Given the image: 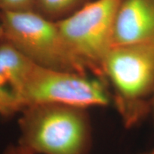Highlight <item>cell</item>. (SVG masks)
<instances>
[{
	"instance_id": "6da1fadb",
	"label": "cell",
	"mask_w": 154,
	"mask_h": 154,
	"mask_svg": "<svg viewBox=\"0 0 154 154\" xmlns=\"http://www.w3.org/2000/svg\"><path fill=\"white\" fill-rule=\"evenodd\" d=\"M86 110L57 103L29 106L20 113L18 143L34 154H89Z\"/></svg>"
},
{
	"instance_id": "7a4b0ae2",
	"label": "cell",
	"mask_w": 154,
	"mask_h": 154,
	"mask_svg": "<svg viewBox=\"0 0 154 154\" xmlns=\"http://www.w3.org/2000/svg\"><path fill=\"white\" fill-rule=\"evenodd\" d=\"M0 39L37 66L88 74L65 42L56 22L36 11H0Z\"/></svg>"
},
{
	"instance_id": "3957f363",
	"label": "cell",
	"mask_w": 154,
	"mask_h": 154,
	"mask_svg": "<svg viewBox=\"0 0 154 154\" xmlns=\"http://www.w3.org/2000/svg\"><path fill=\"white\" fill-rule=\"evenodd\" d=\"M121 0L88 1L56 22L72 52L89 72L105 79L103 64L113 47V34Z\"/></svg>"
},
{
	"instance_id": "277c9868",
	"label": "cell",
	"mask_w": 154,
	"mask_h": 154,
	"mask_svg": "<svg viewBox=\"0 0 154 154\" xmlns=\"http://www.w3.org/2000/svg\"><path fill=\"white\" fill-rule=\"evenodd\" d=\"M103 72L113 86L116 104L125 123L131 124L140 102L154 92V41L113 47Z\"/></svg>"
},
{
	"instance_id": "5b68a950",
	"label": "cell",
	"mask_w": 154,
	"mask_h": 154,
	"mask_svg": "<svg viewBox=\"0 0 154 154\" xmlns=\"http://www.w3.org/2000/svg\"><path fill=\"white\" fill-rule=\"evenodd\" d=\"M109 101L103 80L91 78L88 74L35 64L26 85V108L39 103H57L87 109L106 106Z\"/></svg>"
},
{
	"instance_id": "8992f818",
	"label": "cell",
	"mask_w": 154,
	"mask_h": 154,
	"mask_svg": "<svg viewBox=\"0 0 154 154\" xmlns=\"http://www.w3.org/2000/svg\"><path fill=\"white\" fill-rule=\"evenodd\" d=\"M34 63L9 42L0 39V116L26 108V91Z\"/></svg>"
},
{
	"instance_id": "52a82bcc",
	"label": "cell",
	"mask_w": 154,
	"mask_h": 154,
	"mask_svg": "<svg viewBox=\"0 0 154 154\" xmlns=\"http://www.w3.org/2000/svg\"><path fill=\"white\" fill-rule=\"evenodd\" d=\"M154 41V0H121L113 47Z\"/></svg>"
},
{
	"instance_id": "ba28073f",
	"label": "cell",
	"mask_w": 154,
	"mask_h": 154,
	"mask_svg": "<svg viewBox=\"0 0 154 154\" xmlns=\"http://www.w3.org/2000/svg\"><path fill=\"white\" fill-rule=\"evenodd\" d=\"M90 0H35L34 11L49 20L66 18Z\"/></svg>"
},
{
	"instance_id": "9c48e42d",
	"label": "cell",
	"mask_w": 154,
	"mask_h": 154,
	"mask_svg": "<svg viewBox=\"0 0 154 154\" xmlns=\"http://www.w3.org/2000/svg\"><path fill=\"white\" fill-rule=\"evenodd\" d=\"M35 9V0H0V11H25Z\"/></svg>"
},
{
	"instance_id": "30bf717a",
	"label": "cell",
	"mask_w": 154,
	"mask_h": 154,
	"mask_svg": "<svg viewBox=\"0 0 154 154\" xmlns=\"http://www.w3.org/2000/svg\"><path fill=\"white\" fill-rule=\"evenodd\" d=\"M3 154H34L20 144H9L4 150Z\"/></svg>"
},
{
	"instance_id": "8fae6325",
	"label": "cell",
	"mask_w": 154,
	"mask_h": 154,
	"mask_svg": "<svg viewBox=\"0 0 154 154\" xmlns=\"http://www.w3.org/2000/svg\"><path fill=\"white\" fill-rule=\"evenodd\" d=\"M143 154H154V149L152 150V151H151L146 152V153H143Z\"/></svg>"
},
{
	"instance_id": "7c38bea8",
	"label": "cell",
	"mask_w": 154,
	"mask_h": 154,
	"mask_svg": "<svg viewBox=\"0 0 154 154\" xmlns=\"http://www.w3.org/2000/svg\"><path fill=\"white\" fill-rule=\"evenodd\" d=\"M153 116H154V92H153Z\"/></svg>"
}]
</instances>
